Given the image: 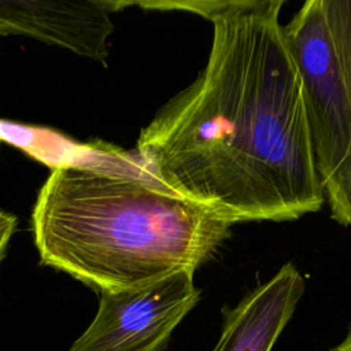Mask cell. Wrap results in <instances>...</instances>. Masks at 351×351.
Here are the masks:
<instances>
[{
	"instance_id": "3957f363",
	"label": "cell",
	"mask_w": 351,
	"mask_h": 351,
	"mask_svg": "<svg viewBox=\"0 0 351 351\" xmlns=\"http://www.w3.org/2000/svg\"><path fill=\"white\" fill-rule=\"evenodd\" d=\"M300 74L314 169L333 219L351 225V96L337 66L321 0L284 26Z\"/></svg>"
},
{
	"instance_id": "52a82bcc",
	"label": "cell",
	"mask_w": 351,
	"mask_h": 351,
	"mask_svg": "<svg viewBox=\"0 0 351 351\" xmlns=\"http://www.w3.org/2000/svg\"><path fill=\"white\" fill-rule=\"evenodd\" d=\"M321 7L337 66L351 96V0H321Z\"/></svg>"
},
{
	"instance_id": "8992f818",
	"label": "cell",
	"mask_w": 351,
	"mask_h": 351,
	"mask_svg": "<svg viewBox=\"0 0 351 351\" xmlns=\"http://www.w3.org/2000/svg\"><path fill=\"white\" fill-rule=\"evenodd\" d=\"M304 292V280L292 263L222 311L213 351H271Z\"/></svg>"
},
{
	"instance_id": "7a4b0ae2",
	"label": "cell",
	"mask_w": 351,
	"mask_h": 351,
	"mask_svg": "<svg viewBox=\"0 0 351 351\" xmlns=\"http://www.w3.org/2000/svg\"><path fill=\"white\" fill-rule=\"evenodd\" d=\"M232 225L151 174L77 162L51 169L32 213L41 263L100 293L195 271Z\"/></svg>"
},
{
	"instance_id": "277c9868",
	"label": "cell",
	"mask_w": 351,
	"mask_h": 351,
	"mask_svg": "<svg viewBox=\"0 0 351 351\" xmlns=\"http://www.w3.org/2000/svg\"><path fill=\"white\" fill-rule=\"evenodd\" d=\"M193 273L181 270L141 287L101 292L92 322L69 351H163L200 299Z\"/></svg>"
},
{
	"instance_id": "6da1fadb",
	"label": "cell",
	"mask_w": 351,
	"mask_h": 351,
	"mask_svg": "<svg viewBox=\"0 0 351 351\" xmlns=\"http://www.w3.org/2000/svg\"><path fill=\"white\" fill-rule=\"evenodd\" d=\"M282 0L160 1L213 23L206 67L141 130L147 171L232 223L291 221L322 207L300 74Z\"/></svg>"
},
{
	"instance_id": "5b68a950",
	"label": "cell",
	"mask_w": 351,
	"mask_h": 351,
	"mask_svg": "<svg viewBox=\"0 0 351 351\" xmlns=\"http://www.w3.org/2000/svg\"><path fill=\"white\" fill-rule=\"evenodd\" d=\"M125 1L0 0V37L27 36L106 63L110 14Z\"/></svg>"
},
{
	"instance_id": "30bf717a",
	"label": "cell",
	"mask_w": 351,
	"mask_h": 351,
	"mask_svg": "<svg viewBox=\"0 0 351 351\" xmlns=\"http://www.w3.org/2000/svg\"><path fill=\"white\" fill-rule=\"evenodd\" d=\"M1 141H3V137H1V136H0V144H1Z\"/></svg>"
},
{
	"instance_id": "9c48e42d",
	"label": "cell",
	"mask_w": 351,
	"mask_h": 351,
	"mask_svg": "<svg viewBox=\"0 0 351 351\" xmlns=\"http://www.w3.org/2000/svg\"><path fill=\"white\" fill-rule=\"evenodd\" d=\"M330 351H351V325L348 328V332H347L346 337L336 347H333Z\"/></svg>"
},
{
	"instance_id": "ba28073f",
	"label": "cell",
	"mask_w": 351,
	"mask_h": 351,
	"mask_svg": "<svg viewBox=\"0 0 351 351\" xmlns=\"http://www.w3.org/2000/svg\"><path fill=\"white\" fill-rule=\"evenodd\" d=\"M16 223H18V219L14 214L0 211V261L5 255L7 245L10 243L11 236L15 232Z\"/></svg>"
}]
</instances>
